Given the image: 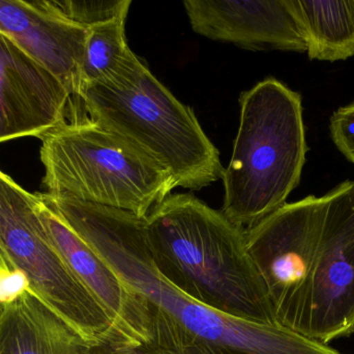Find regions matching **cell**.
Listing matches in <instances>:
<instances>
[{
    "instance_id": "1",
    "label": "cell",
    "mask_w": 354,
    "mask_h": 354,
    "mask_svg": "<svg viewBox=\"0 0 354 354\" xmlns=\"http://www.w3.org/2000/svg\"><path fill=\"white\" fill-rule=\"evenodd\" d=\"M58 214L149 309V343L138 349H85L84 354H342L279 326L214 311L177 290L151 260L145 218L131 212L45 195Z\"/></svg>"
},
{
    "instance_id": "2",
    "label": "cell",
    "mask_w": 354,
    "mask_h": 354,
    "mask_svg": "<svg viewBox=\"0 0 354 354\" xmlns=\"http://www.w3.org/2000/svg\"><path fill=\"white\" fill-rule=\"evenodd\" d=\"M145 238L160 274L214 311L278 326L245 230L191 193L170 195L145 218Z\"/></svg>"
},
{
    "instance_id": "3",
    "label": "cell",
    "mask_w": 354,
    "mask_h": 354,
    "mask_svg": "<svg viewBox=\"0 0 354 354\" xmlns=\"http://www.w3.org/2000/svg\"><path fill=\"white\" fill-rule=\"evenodd\" d=\"M241 120L225 170L221 212L247 230L286 204L306 163L301 96L274 78L239 98Z\"/></svg>"
},
{
    "instance_id": "4",
    "label": "cell",
    "mask_w": 354,
    "mask_h": 354,
    "mask_svg": "<svg viewBox=\"0 0 354 354\" xmlns=\"http://www.w3.org/2000/svg\"><path fill=\"white\" fill-rule=\"evenodd\" d=\"M79 99L89 120L124 137L171 174L176 187L199 191L224 177L220 152L189 106L142 62L110 85H86Z\"/></svg>"
},
{
    "instance_id": "5",
    "label": "cell",
    "mask_w": 354,
    "mask_h": 354,
    "mask_svg": "<svg viewBox=\"0 0 354 354\" xmlns=\"http://www.w3.org/2000/svg\"><path fill=\"white\" fill-rule=\"evenodd\" d=\"M39 153L43 187L51 197L145 218L176 188L166 168L88 118L66 122L46 134Z\"/></svg>"
},
{
    "instance_id": "6",
    "label": "cell",
    "mask_w": 354,
    "mask_h": 354,
    "mask_svg": "<svg viewBox=\"0 0 354 354\" xmlns=\"http://www.w3.org/2000/svg\"><path fill=\"white\" fill-rule=\"evenodd\" d=\"M37 204V193L0 170V249L6 262L86 348L110 346L115 339L111 316L56 251Z\"/></svg>"
},
{
    "instance_id": "7",
    "label": "cell",
    "mask_w": 354,
    "mask_h": 354,
    "mask_svg": "<svg viewBox=\"0 0 354 354\" xmlns=\"http://www.w3.org/2000/svg\"><path fill=\"white\" fill-rule=\"evenodd\" d=\"M328 195L285 204L245 230L248 251L281 328L310 338L312 283Z\"/></svg>"
},
{
    "instance_id": "8",
    "label": "cell",
    "mask_w": 354,
    "mask_h": 354,
    "mask_svg": "<svg viewBox=\"0 0 354 354\" xmlns=\"http://www.w3.org/2000/svg\"><path fill=\"white\" fill-rule=\"evenodd\" d=\"M326 195L310 322V338L324 344L354 333V181Z\"/></svg>"
},
{
    "instance_id": "9",
    "label": "cell",
    "mask_w": 354,
    "mask_h": 354,
    "mask_svg": "<svg viewBox=\"0 0 354 354\" xmlns=\"http://www.w3.org/2000/svg\"><path fill=\"white\" fill-rule=\"evenodd\" d=\"M37 213L66 265L105 308L114 324L115 339L109 349H138L149 343V314L145 301L133 292L111 266L102 259L39 193Z\"/></svg>"
},
{
    "instance_id": "10",
    "label": "cell",
    "mask_w": 354,
    "mask_h": 354,
    "mask_svg": "<svg viewBox=\"0 0 354 354\" xmlns=\"http://www.w3.org/2000/svg\"><path fill=\"white\" fill-rule=\"evenodd\" d=\"M71 98L57 78L0 33V143L41 139L66 124Z\"/></svg>"
},
{
    "instance_id": "11",
    "label": "cell",
    "mask_w": 354,
    "mask_h": 354,
    "mask_svg": "<svg viewBox=\"0 0 354 354\" xmlns=\"http://www.w3.org/2000/svg\"><path fill=\"white\" fill-rule=\"evenodd\" d=\"M0 33L79 98L84 87L86 27L56 12L47 0H0Z\"/></svg>"
},
{
    "instance_id": "12",
    "label": "cell",
    "mask_w": 354,
    "mask_h": 354,
    "mask_svg": "<svg viewBox=\"0 0 354 354\" xmlns=\"http://www.w3.org/2000/svg\"><path fill=\"white\" fill-rule=\"evenodd\" d=\"M183 6L193 30L207 39L245 49L307 52L290 0H185Z\"/></svg>"
},
{
    "instance_id": "13",
    "label": "cell",
    "mask_w": 354,
    "mask_h": 354,
    "mask_svg": "<svg viewBox=\"0 0 354 354\" xmlns=\"http://www.w3.org/2000/svg\"><path fill=\"white\" fill-rule=\"evenodd\" d=\"M74 332L28 289L0 301V354H84Z\"/></svg>"
},
{
    "instance_id": "14",
    "label": "cell",
    "mask_w": 354,
    "mask_h": 354,
    "mask_svg": "<svg viewBox=\"0 0 354 354\" xmlns=\"http://www.w3.org/2000/svg\"><path fill=\"white\" fill-rule=\"evenodd\" d=\"M310 60L338 62L354 56V0H290Z\"/></svg>"
},
{
    "instance_id": "15",
    "label": "cell",
    "mask_w": 354,
    "mask_h": 354,
    "mask_svg": "<svg viewBox=\"0 0 354 354\" xmlns=\"http://www.w3.org/2000/svg\"><path fill=\"white\" fill-rule=\"evenodd\" d=\"M129 12L87 28L83 60V89L110 85L132 73L141 60L129 47L126 21Z\"/></svg>"
},
{
    "instance_id": "16",
    "label": "cell",
    "mask_w": 354,
    "mask_h": 354,
    "mask_svg": "<svg viewBox=\"0 0 354 354\" xmlns=\"http://www.w3.org/2000/svg\"><path fill=\"white\" fill-rule=\"evenodd\" d=\"M68 20L89 28L129 12L131 0H47Z\"/></svg>"
},
{
    "instance_id": "17",
    "label": "cell",
    "mask_w": 354,
    "mask_h": 354,
    "mask_svg": "<svg viewBox=\"0 0 354 354\" xmlns=\"http://www.w3.org/2000/svg\"><path fill=\"white\" fill-rule=\"evenodd\" d=\"M330 136L339 151L354 164V102L339 108L330 116Z\"/></svg>"
},
{
    "instance_id": "18",
    "label": "cell",
    "mask_w": 354,
    "mask_h": 354,
    "mask_svg": "<svg viewBox=\"0 0 354 354\" xmlns=\"http://www.w3.org/2000/svg\"><path fill=\"white\" fill-rule=\"evenodd\" d=\"M16 274H15V272H12V268L8 265L6 258H4L3 253H2L1 249H0V286H2L4 283L12 280Z\"/></svg>"
}]
</instances>
